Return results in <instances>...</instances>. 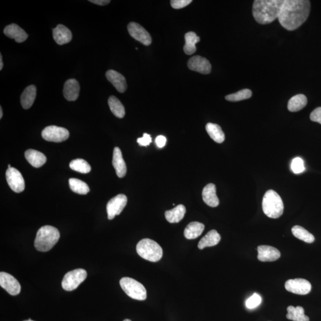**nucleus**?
Returning a JSON list of instances; mask_svg holds the SVG:
<instances>
[{
  "label": "nucleus",
  "mask_w": 321,
  "mask_h": 321,
  "mask_svg": "<svg viewBox=\"0 0 321 321\" xmlns=\"http://www.w3.org/2000/svg\"><path fill=\"white\" fill-rule=\"evenodd\" d=\"M311 2L308 0H285L278 19L283 28L296 30L305 23L310 13Z\"/></svg>",
  "instance_id": "obj_1"
},
{
  "label": "nucleus",
  "mask_w": 321,
  "mask_h": 321,
  "mask_svg": "<svg viewBox=\"0 0 321 321\" xmlns=\"http://www.w3.org/2000/svg\"><path fill=\"white\" fill-rule=\"evenodd\" d=\"M283 2L282 0H255L252 8L254 19L261 25L272 23L278 19Z\"/></svg>",
  "instance_id": "obj_2"
},
{
  "label": "nucleus",
  "mask_w": 321,
  "mask_h": 321,
  "mask_svg": "<svg viewBox=\"0 0 321 321\" xmlns=\"http://www.w3.org/2000/svg\"><path fill=\"white\" fill-rule=\"evenodd\" d=\"M60 238V232L54 227L43 226L37 232L35 247L40 252H48L56 244Z\"/></svg>",
  "instance_id": "obj_3"
},
{
  "label": "nucleus",
  "mask_w": 321,
  "mask_h": 321,
  "mask_svg": "<svg viewBox=\"0 0 321 321\" xmlns=\"http://www.w3.org/2000/svg\"><path fill=\"white\" fill-rule=\"evenodd\" d=\"M262 209L264 214L271 218H278L284 211V204L280 195L273 190H269L262 201Z\"/></svg>",
  "instance_id": "obj_4"
},
{
  "label": "nucleus",
  "mask_w": 321,
  "mask_h": 321,
  "mask_svg": "<svg viewBox=\"0 0 321 321\" xmlns=\"http://www.w3.org/2000/svg\"><path fill=\"white\" fill-rule=\"evenodd\" d=\"M136 251L141 258L146 260L156 262L162 258V247L150 239H142L136 246Z\"/></svg>",
  "instance_id": "obj_5"
},
{
  "label": "nucleus",
  "mask_w": 321,
  "mask_h": 321,
  "mask_svg": "<svg viewBox=\"0 0 321 321\" xmlns=\"http://www.w3.org/2000/svg\"><path fill=\"white\" fill-rule=\"evenodd\" d=\"M121 287L127 296L133 299L145 300L147 297V290L141 283L128 277H123L120 281Z\"/></svg>",
  "instance_id": "obj_6"
},
{
  "label": "nucleus",
  "mask_w": 321,
  "mask_h": 321,
  "mask_svg": "<svg viewBox=\"0 0 321 321\" xmlns=\"http://www.w3.org/2000/svg\"><path fill=\"white\" fill-rule=\"evenodd\" d=\"M87 273L83 269H77L70 271L64 276L61 285L64 290L73 291L77 289L86 279Z\"/></svg>",
  "instance_id": "obj_7"
},
{
  "label": "nucleus",
  "mask_w": 321,
  "mask_h": 321,
  "mask_svg": "<svg viewBox=\"0 0 321 321\" xmlns=\"http://www.w3.org/2000/svg\"><path fill=\"white\" fill-rule=\"evenodd\" d=\"M70 133L66 128L49 125L43 130L42 136L46 141L52 142H62L69 138Z\"/></svg>",
  "instance_id": "obj_8"
},
{
  "label": "nucleus",
  "mask_w": 321,
  "mask_h": 321,
  "mask_svg": "<svg viewBox=\"0 0 321 321\" xmlns=\"http://www.w3.org/2000/svg\"><path fill=\"white\" fill-rule=\"evenodd\" d=\"M285 288L289 292L306 295L311 292L312 285L308 280L296 279L287 280L285 283Z\"/></svg>",
  "instance_id": "obj_9"
},
{
  "label": "nucleus",
  "mask_w": 321,
  "mask_h": 321,
  "mask_svg": "<svg viewBox=\"0 0 321 321\" xmlns=\"http://www.w3.org/2000/svg\"><path fill=\"white\" fill-rule=\"evenodd\" d=\"M127 202V198L123 194L117 195L110 200L107 205L108 218L113 220L116 215L120 214L126 206Z\"/></svg>",
  "instance_id": "obj_10"
},
{
  "label": "nucleus",
  "mask_w": 321,
  "mask_h": 321,
  "mask_svg": "<svg viewBox=\"0 0 321 321\" xmlns=\"http://www.w3.org/2000/svg\"><path fill=\"white\" fill-rule=\"evenodd\" d=\"M5 176H6L8 186L13 191L16 193H20L24 191L25 188V180L18 170L13 167L8 168Z\"/></svg>",
  "instance_id": "obj_11"
},
{
  "label": "nucleus",
  "mask_w": 321,
  "mask_h": 321,
  "mask_svg": "<svg viewBox=\"0 0 321 321\" xmlns=\"http://www.w3.org/2000/svg\"><path fill=\"white\" fill-rule=\"evenodd\" d=\"M128 33L134 39L145 45H150L152 42L150 34L141 25L135 22H130L127 26Z\"/></svg>",
  "instance_id": "obj_12"
},
{
  "label": "nucleus",
  "mask_w": 321,
  "mask_h": 321,
  "mask_svg": "<svg viewBox=\"0 0 321 321\" xmlns=\"http://www.w3.org/2000/svg\"><path fill=\"white\" fill-rule=\"evenodd\" d=\"M0 285L12 296H16L21 291V286L13 276L5 272L0 273Z\"/></svg>",
  "instance_id": "obj_13"
},
{
  "label": "nucleus",
  "mask_w": 321,
  "mask_h": 321,
  "mask_svg": "<svg viewBox=\"0 0 321 321\" xmlns=\"http://www.w3.org/2000/svg\"><path fill=\"white\" fill-rule=\"evenodd\" d=\"M188 66L192 71L200 73L201 74L207 75L211 72V65L206 58L197 55L190 58Z\"/></svg>",
  "instance_id": "obj_14"
},
{
  "label": "nucleus",
  "mask_w": 321,
  "mask_h": 321,
  "mask_svg": "<svg viewBox=\"0 0 321 321\" xmlns=\"http://www.w3.org/2000/svg\"><path fill=\"white\" fill-rule=\"evenodd\" d=\"M258 255V259L261 262H273L277 260L281 256V253L276 248L270 246H259L257 248Z\"/></svg>",
  "instance_id": "obj_15"
},
{
  "label": "nucleus",
  "mask_w": 321,
  "mask_h": 321,
  "mask_svg": "<svg viewBox=\"0 0 321 321\" xmlns=\"http://www.w3.org/2000/svg\"><path fill=\"white\" fill-rule=\"evenodd\" d=\"M80 83L75 79H71L64 83L63 95L67 100L69 101L77 100L80 95Z\"/></svg>",
  "instance_id": "obj_16"
},
{
  "label": "nucleus",
  "mask_w": 321,
  "mask_h": 321,
  "mask_svg": "<svg viewBox=\"0 0 321 321\" xmlns=\"http://www.w3.org/2000/svg\"><path fill=\"white\" fill-rule=\"evenodd\" d=\"M4 34L10 39L15 40L17 43L24 42L28 38V35L26 32L14 23L7 26L4 29Z\"/></svg>",
  "instance_id": "obj_17"
},
{
  "label": "nucleus",
  "mask_w": 321,
  "mask_h": 321,
  "mask_svg": "<svg viewBox=\"0 0 321 321\" xmlns=\"http://www.w3.org/2000/svg\"><path fill=\"white\" fill-rule=\"evenodd\" d=\"M53 39L60 45L66 44L71 41L72 39V34L69 29L63 25H58L52 31Z\"/></svg>",
  "instance_id": "obj_18"
},
{
  "label": "nucleus",
  "mask_w": 321,
  "mask_h": 321,
  "mask_svg": "<svg viewBox=\"0 0 321 321\" xmlns=\"http://www.w3.org/2000/svg\"><path fill=\"white\" fill-rule=\"evenodd\" d=\"M113 165L119 177L122 178L125 176L127 173L126 164L122 158L120 149L118 147L114 149Z\"/></svg>",
  "instance_id": "obj_19"
},
{
  "label": "nucleus",
  "mask_w": 321,
  "mask_h": 321,
  "mask_svg": "<svg viewBox=\"0 0 321 321\" xmlns=\"http://www.w3.org/2000/svg\"><path fill=\"white\" fill-rule=\"evenodd\" d=\"M106 78L119 92L123 93L127 89L126 80L121 74L113 70L106 73Z\"/></svg>",
  "instance_id": "obj_20"
},
{
  "label": "nucleus",
  "mask_w": 321,
  "mask_h": 321,
  "mask_svg": "<svg viewBox=\"0 0 321 321\" xmlns=\"http://www.w3.org/2000/svg\"><path fill=\"white\" fill-rule=\"evenodd\" d=\"M202 198L204 202L211 207H217L220 203L216 194V186L214 184L209 183L203 188Z\"/></svg>",
  "instance_id": "obj_21"
},
{
  "label": "nucleus",
  "mask_w": 321,
  "mask_h": 321,
  "mask_svg": "<svg viewBox=\"0 0 321 321\" xmlns=\"http://www.w3.org/2000/svg\"><path fill=\"white\" fill-rule=\"evenodd\" d=\"M25 156L29 164L36 168H40L46 162L44 154L34 150H28L25 152Z\"/></svg>",
  "instance_id": "obj_22"
},
{
  "label": "nucleus",
  "mask_w": 321,
  "mask_h": 321,
  "mask_svg": "<svg viewBox=\"0 0 321 321\" xmlns=\"http://www.w3.org/2000/svg\"><path fill=\"white\" fill-rule=\"evenodd\" d=\"M37 96V87L32 84L26 87L20 97V102L23 109L27 110L33 105Z\"/></svg>",
  "instance_id": "obj_23"
},
{
  "label": "nucleus",
  "mask_w": 321,
  "mask_h": 321,
  "mask_svg": "<svg viewBox=\"0 0 321 321\" xmlns=\"http://www.w3.org/2000/svg\"><path fill=\"white\" fill-rule=\"evenodd\" d=\"M221 241V236L215 230H211L201 239L198 243V248L203 249L206 247L214 246Z\"/></svg>",
  "instance_id": "obj_24"
},
{
  "label": "nucleus",
  "mask_w": 321,
  "mask_h": 321,
  "mask_svg": "<svg viewBox=\"0 0 321 321\" xmlns=\"http://www.w3.org/2000/svg\"><path fill=\"white\" fill-rule=\"evenodd\" d=\"M205 229V226L199 222H192L186 227L184 235L186 239L192 240L199 237Z\"/></svg>",
  "instance_id": "obj_25"
},
{
  "label": "nucleus",
  "mask_w": 321,
  "mask_h": 321,
  "mask_svg": "<svg viewBox=\"0 0 321 321\" xmlns=\"http://www.w3.org/2000/svg\"><path fill=\"white\" fill-rule=\"evenodd\" d=\"M186 209L183 205H179L165 212L166 220L170 223H179L185 217Z\"/></svg>",
  "instance_id": "obj_26"
},
{
  "label": "nucleus",
  "mask_w": 321,
  "mask_h": 321,
  "mask_svg": "<svg viewBox=\"0 0 321 321\" xmlns=\"http://www.w3.org/2000/svg\"><path fill=\"white\" fill-rule=\"evenodd\" d=\"M185 45L184 51L187 55L194 54L197 51L196 43L200 41V38L194 32H189L185 35Z\"/></svg>",
  "instance_id": "obj_27"
},
{
  "label": "nucleus",
  "mask_w": 321,
  "mask_h": 321,
  "mask_svg": "<svg viewBox=\"0 0 321 321\" xmlns=\"http://www.w3.org/2000/svg\"><path fill=\"white\" fill-rule=\"evenodd\" d=\"M307 98L305 95L298 94L293 96L288 101V110L290 112H297L305 107L307 104Z\"/></svg>",
  "instance_id": "obj_28"
},
{
  "label": "nucleus",
  "mask_w": 321,
  "mask_h": 321,
  "mask_svg": "<svg viewBox=\"0 0 321 321\" xmlns=\"http://www.w3.org/2000/svg\"><path fill=\"white\" fill-rule=\"evenodd\" d=\"M206 130L213 141L218 144H221L224 141V133L220 125L209 122L206 125Z\"/></svg>",
  "instance_id": "obj_29"
},
{
  "label": "nucleus",
  "mask_w": 321,
  "mask_h": 321,
  "mask_svg": "<svg viewBox=\"0 0 321 321\" xmlns=\"http://www.w3.org/2000/svg\"><path fill=\"white\" fill-rule=\"evenodd\" d=\"M286 317L288 320L293 321H309V318L305 315L304 309L301 306H288Z\"/></svg>",
  "instance_id": "obj_30"
},
{
  "label": "nucleus",
  "mask_w": 321,
  "mask_h": 321,
  "mask_svg": "<svg viewBox=\"0 0 321 321\" xmlns=\"http://www.w3.org/2000/svg\"><path fill=\"white\" fill-rule=\"evenodd\" d=\"M109 105L114 115L120 119L124 118L125 116L124 107L118 98L115 96H111L109 99Z\"/></svg>",
  "instance_id": "obj_31"
},
{
  "label": "nucleus",
  "mask_w": 321,
  "mask_h": 321,
  "mask_svg": "<svg viewBox=\"0 0 321 321\" xmlns=\"http://www.w3.org/2000/svg\"><path fill=\"white\" fill-rule=\"evenodd\" d=\"M291 232H292L294 237L306 242V243H312L315 241L314 236L301 226H294L291 229Z\"/></svg>",
  "instance_id": "obj_32"
},
{
  "label": "nucleus",
  "mask_w": 321,
  "mask_h": 321,
  "mask_svg": "<svg viewBox=\"0 0 321 321\" xmlns=\"http://www.w3.org/2000/svg\"><path fill=\"white\" fill-rule=\"evenodd\" d=\"M70 188L78 194L86 195L89 192V188L86 183L80 179L72 178L69 180Z\"/></svg>",
  "instance_id": "obj_33"
},
{
  "label": "nucleus",
  "mask_w": 321,
  "mask_h": 321,
  "mask_svg": "<svg viewBox=\"0 0 321 321\" xmlns=\"http://www.w3.org/2000/svg\"><path fill=\"white\" fill-rule=\"evenodd\" d=\"M70 167L72 170L82 174L89 173L91 170V167L88 162L83 159H76L72 160L70 163Z\"/></svg>",
  "instance_id": "obj_34"
},
{
  "label": "nucleus",
  "mask_w": 321,
  "mask_h": 321,
  "mask_svg": "<svg viewBox=\"0 0 321 321\" xmlns=\"http://www.w3.org/2000/svg\"><path fill=\"white\" fill-rule=\"evenodd\" d=\"M252 92L249 89H244L238 92L226 96V100L231 102H238L249 99Z\"/></svg>",
  "instance_id": "obj_35"
},
{
  "label": "nucleus",
  "mask_w": 321,
  "mask_h": 321,
  "mask_svg": "<svg viewBox=\"0 0 321 321\" xmlns=\"http://www.w3.org/2000/svg\"><path fill=\"white\" fill-rule=\"evenodd\" d=\"M291 168L294 173L300 174L305 170L304 161L300 157L295 158L291 162Z\"/></svg>",
  "instance_id": "obj_36"
},
{
  "label": "nucleus",
  "mask_w": 321,
  "mask_h": 321,
  "mask_svg": "<svg viewBox=\"0 0 321 321\" xmlns=\"http://www.w3.org/2000/svg\"><path fill=\"white\" fill-rule=\"evenodd\" d=\"M262 303V297L258 294H253L246 300V306L249 309H255Z\"/></svg>",
  "instance_id": "obj_37"
},
{
  "label": "nucleus",
  "mask_w": 321,
  "mask_h": 321,
  "mask_svg": "<svg viewBox=\"0 0 321 321\" xmlns=\"http://www.w3.org/2000/svg\"><path fill=\"white\" fill-rule=\"evenodd\" d=\"M192 2V0H172L171 5L174 9H180V8L186 7Z\"/></svg>",
  "instance_id": "obj_38"
},
{
  "label": "nucleus",
  "mask_w": 321,
  "mask_h": 321,
  "mask_svg": "<svg viewBox=\"0 0 321 321\" xmlns=\"http://www.w3.org/2000/svg\"><path fill=\"white\" fill-rule=\"evenodd\" d=\"M312 121L317 122L321 124V107H318L312 112L310 115Z\"/></svg>",
  "instance_id": "obj_39"
},
{
  "label": "nucleus",
  "mask_w": 321,
  "mask_h": 321,
  "mask_svg": "<svg viewBox=\"0 0 321 321\" xmlns=\"http://www.w3.org/2000/svg\"><path fill=\"white\" fill-rule=\"evenodd\" d=\"M137 142L142 147H147L152 142L151 136L147 133H144L142 138H138Z\"/></svg>",
  "instance_id": "obj_40"
},
{
  "label": "nucleus",
  "mask_w": 321,
  "mask_h": 321,
  "mask_svg": "<svg viewBox=\"0 0 321 321\" xmlns=\"http://www.w3.org/2000/svg\"><path fill=\"white\" fill-rule=\"evenodd\" d=\"M167 139L164 136L160 135L157 137L156 143L157 147L160 148H163L166 144Z\"/></svg>",
  "instance_id": "obj_41"
},
{
  "label": "nucleus",
  "mask_w": 321,
  "mask_h": 321,
  "mask_svg": "<svg viewBox=\"0 0 321 321\" xmlns=\"http://www.w3.org/2000/svg\"><path fill=\"white\" fill-rule=\"evenodd\" d=\"M89 2L99 5H106L109 4L111 1L110 0H90Z\"/></svg>",
  "instance_id": "obj_42"
},
{
  "label": "nucleus",
  "mask_w": 321,
  "mask_h": 321,
  "mask_svg": "<svg viewBox=\"0 0 321 321\" xmlns=\"http://www.w3.org/2000/svg\"><path fill=\"white\" fill-rule=\"evenodd\" d=\"M3 68V62H2V57L1 54H0V71H1Z\"/></svg>",
  "instance_id": "obj_43"
},
{
  "label": "nucleus",
  "mask_w": 321,
  "mask_h": 321,
  "mask_svg": "<svg viewBox=\"0 0 321 321\" xmlns=\"http://www.w3.org/2000/svg\"><path fill=\"white\" fill-rule=\"evenodd\" d=\"M2 115H3V113H2V107H0V119H2Z\"/></svg>",
  "instance_id": "obj_44"
},
{
  "label": "nucleus",
  "mask_w": 321,
  "mask_h": 321,
  "mask_svg": "<svg viewBox=\"0 0 321 321\" xmlns=\"http://www.w3.org/2000/svg\"><path fill=\"white\" fill-rule=\"evenodd\" d=\"M123 321H131L130 320L126 319V320H124Z\"/></svg>",
  "instance_id": "obj_45"
},
{
  "label": "nucleus",
  "mask_w": 321,
  "mask_h": 321,
  "mask_svg": "<svg viewBox=\"0 0 321 321\" xmlns=\"http://www.w3.org/2000/svg\"><path fill=\"white\" fill-rule=\"evenodd\" d=\"M32 321V320H31V319H29V320H27V321Z\"/></svg>",
  "instance_id": "obj_46"
}]
</instances>
